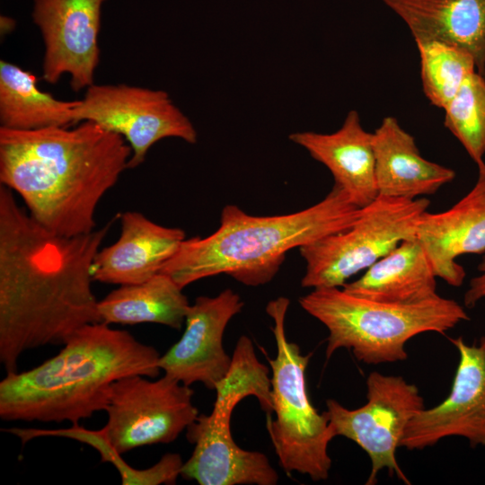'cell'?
Segmentation results:
<instances>
[{
    "mask_svg": "<svg viewBox=\"0 0 485 485\" xmlns=\"http://www.w3.org/2000/svg\"><path fill=\"white\" fill-rule=\"evenodd\" d=\"M415 41L438 40L468 51L485 77V0H382Z\"/></svg>",
    "mask_w": 485,
    "mask_h": 485,
    "instance_id": "19",
    "label": "cell"
},
{
    "mask_svg": "<svg viewBox=\"0 0 485 485\" xmlns=\"http://www.w3.org/2000/svg\"><path fill=\"white\" fill-rule=\"evenodd\" d=\"M477 166L476 183L463 198L444 212H424L416 226L436 276L452 287L466 275L456 259L485 251V163Z\"/></svg>",
    "mask_w": 485,
    "mask_h": 485,
    "instance_id": "15",
    "label": "cell"
},
{
    "mask_svg": "<svg viewBox=\"0 0 485 485\" xmlns=\"http://www.w3.org/2000/svg\"><path fill=\"white\" fill-rule=\"evenodd\" d=\"M242 307L240 295L229 288L213 297H197L187 312L181 338L160 357V369L185 385L201 383L215 390L232 362L223 347L225 330Z\"/></svg>",
    "mask_w": 485,
    "mask_h": 485,
    "instance_id": "14",
    "label": "cell"
},
{
    "mask_svg": "<svg viewBox=\"0 0 485 485\" xmlns=\"http://www.w3.org/2000/svg\"><path fill=\"white\" fill-rule=\"evenodd\" d=\"M109 228L55 234L0 185V361L7 373L17 371L23 352L63 345L79 328L101 322L93 263Z\"/></svg>",
    "mask_w": 485,
    "mask_h": 485,
    "instance_id": "1",
    "label": "cell"
},
{
    "mask_svg": "<svg viewBox=\"0 0 485 485\" xmlns=\"http://www.w3.org/2000/svg\"><path fill=\"white\" fill-rule=\"evenodd\" d=\"M73 119L74 123L91 121L121 136L132 151L128 169L143 163L150 148L163 138L189 144L198 140L192 122L163 90L93 84L77 100Z\"/></svg>",
    "mask_w": 485,
    "mask_h": 485,
    "instance_id": "11",
    "label": "cell"
},
{
    "mask_svg": "<svg viewBox=\"0 0 485 485\" xmlns=\"http://www.w3.org/2000/svg\"><path fill=\"white\" fill-rule=\"evenodd\" d=\"M288 298L269 301L266 312L274 322L272 331L277 355L268 361L271 369V397L276 418H267V430L282 469L325 481L331 468L328 452L335 437L328 417L310 401L305 379L312 353L302 355L299 346L288 341L285 320Z\"/></svg>",
    "mask_w": 485,
    "mask_h": 485,
    "instance_id": "7",
    "label": "cell"
},
{
    "mask_svg": "<svg viewBox=\"0 0 485 485\" xmlns=\"http://www.w3.org/2000/svg\"><path fill=\"white\" fill-rule=\"evenodd\" d=\"M373 134L379 196L416 199L454 179V170L421 156L414 137L395 118H384Z\"/></svg>",
    "mask_w": 485,
    "mask_h": 485,
    "instance_id": "18",
    "label": "cell"
},
{
    "mask_svg": "<svg viewBox=\"0 0 485 485\" xmlns=\"http://www.w3.org/2000/svg\"><path fill=\"white\" fill-rule=\"evenodd\" d=\"M366 404L353 410L327 400L324 413L334 436L354 441L368 454L371 472L366 485L375 484L378 472L384 469L410 484L398 464L396 451L408 424L425 409L423 397L418 387L402 376L374 371L366 379Z\"/></svg>",
    "mask_w": 485,
    "mask_h": 485,
    "instance_id": "9",
    "label": "cell"
},
{
    "mask_svg": "<svg viewBox=\"0 0 485 485\" xmlns=\"http://www.w3.org/2000/svg\"><path fill=\"white\" fill-rule=\"evenodd\" d=\"M436 278L425 248L414 237L401 242L342 288L374 301L414 304L438 295Z\"/></svg>",
    "mask_w": 485,
    "mask_h": 485,
    "instance_id": "20",
    "label": "cell"
},
{
    "mask_svg": "<svg viewBox=\"0 0 485 485\" xmlns=\"http://www.w3.org/2000/svg\"><path fill=\"white\" fill-rule=\"evenodd\" d=\"M445 128L478 165L485 154V77L475 71L445 107Z\"/></svg>",
    "mask_w": 485,
    "mask_h": 485,
    "instance_id": "24",
    "label": "cell"
},
{
    "mask_svg": "<svg viewBox=\"0 0 485 485\" xmlns=\"http://www.w3.org/2000/svg\"><path fill=\"white\" fill-rule=\"evenodd\" d=\"M36 75L0 60V128L36 130L75 124L77 101H61L41 91Z\"/></svg>",
    "mask_w": 485,
    "mask_h": 485,
    "instance_id": "22",
    "label": "cell"
},
{
    "mask_svg": "<svg viewBox=\"0 0 485 485\" xmlns=\"http://www.w3.org/2000/svg\"><path fill=\"white\" fill-rule=\"evenodd\" d=\"M449 340L459 354L450 392L408 424L401 446L409 450L425 449L449 436L463 437L472 447L485 446V337L472 344L463 337Z\"/></svg>",
    "mask_w": 485,
    "mask_h": 485,
    "instance_id": "13",
    "label": "cell"
},
{
    "mask_svg": "<svg viewBox=\"0 0 485 485\" xmlns=\"http://www.w3.org/2000/svg\"><path fill=\"white\" fill-rule=\"evenodd\" d=\"M106 0H34L32 21L44 44L42 77L57 84L66 74L79 92L93 85L100 62L101 10Z\"/></svg>",
    "mask_w": 485,
    "mask_h": 485,
    "instance_id": "12",
    "label": "cell"
},
{
    "mask_svg": "<svg viewBox=\"0 0 485 485\" xmlns=\"http://www.w3.org/2000/svg\"><path fill=\"white\" fill-rule=\"evenodd\" d=\"M215 391L210 414L198 415L186 429L194 449L181 476L200 485L277 484L278 475L268 457L242 449L231 433L232 414L245 397H256L262 410L273 413L269 369L258 359L249 337L237 340L230 368Z\"/></svg>",
    "mask_w": 485,
    "mask_h": 485,
    "instance_id": "6",
    "label": "cell"
},
{
    "mask_svg": "<svg viewBox=\"0 0 485 485\" xmlns=\"http://www.w3.org/2000/svg\"><path fill=\"white\" fill-rule=\"evenodd\" d=\"M415 42L423 92L431 104L444 110L465 79L477 71L474 58L465 49L443 41Z\"/></svg>",
    "mask_w": 485,
    "mask_h": 485,
    "instance_id": "23",
    "label": "cell"
},
{
    "mask_svg": "<svg viewBox=\"0 0 485 485\" xmlns=\"http://www.w3.org/2000/svg\"><path fill=\"white\" fill-rule=\"evenodd\" d=\"M159 352L126 331L102 322L72 333L54 357L0 382V418L6 421L78 424L104 410L111 384L161 371Z\"/></svg>",
    "mask_w": 485,
    "mask_h": 485,
    "instance_id": "3",
    "label": "cell"
},
{
    "mask_svg": "<svg viewBox=\"0 0 485 485\" xmlns=\"http://www.w3.org/2000/svg\"><path fill=\"white\" fill-rule=\"evenodd\" d=\"M298 302L327 328V359L347 348L369 365L403 361L410 339L429 331L443 334L469 320L461 304L439 295L419 303L392 304L363 298L342 287H320Z\"/></svg>",
    "mask_w": 485,
    "mask_h": 485,
    "instance_id": "5",
    "label": "cell"
},
{
    "mask_svg": "<svg viewBox=\"0 0 485 485\" xmlns=\"http://www.w3.org/2000/svg\"><path fill=\"white\" fill-rule=\"evenodd\" d=\"M47 435L68 436L90 444L101 452L103 461L112 462L117 466L122 484H175L181 476L183 461L179 454H165L158 463L147 469H133L122 461L120 454L110 445L101 429L87 430L75 424L71 428L60 430H23L26 440Z\"/></svg>",
    "mask_w": 485,
    "mask_h": 485,
    "instance_id": "25",
    "label": "cell"
},
{
    "mask_svg": "<svg viewBox=\"0 0 485 485\" xmlns=\"http://www.w3.org/2000/svg\"><path fill=\"white\" fill-rule=\"evenodd\" d=\"M478 269L480 274L471 279L469 288L463 297L464 304L469 308L474 307L485 298V257L479 264Z\"/></svg>",
    "mask_w": 485,
    "mask_h": 485,
    "instance_id": "26",
    "label": "cell"
},
{
    "mask_svg": "<svg viewBox=\"0 0 485 485\" xmlns=\"http://www.w3.org/2000/svg\"><path fill=\"white\" fill-rule=\"evenodd\" d=\"M289 139L325 165L334 185L356 206L365 207L378 197L374 134L363 128L357 111L350 110L340 128L333 133L295 132Z\"/></svg>",
    "mask_w": 485,
    "mask_h": 485,
    "instance_id": "17",
    "label": "cell"
},
{
    "mask_svg": "<svg viewBox=\"0 0 485 485\" xmlns=\"http://www.w3.org/2000/svg\"><path fill=\"white\" fill-rule=\"evenodd\" d=\"M193 395L190 386L166 375L154 381L140 375L120 378L111 384L101 430L120 454L171 443L199 415Z\"/></svg>",
    "mask_w": 485,
    "mask_h": 485,
    "instance_id": "10",
    "label": "cell"
},
{
    "mask_svg": "<svg viewBox=\"0 0 485 485\" xmlns=\"http://www.w3.org/2000/svg\"><path fill=\"white\" fill-rule=\"evenodd\" d=\"M131 154L121 136L91 121L73 128H0V182L48 230L85 234L96 229V208L128 169Z\"/></svg>",
    "mask_w": 485,
    "mask_h": 485,
    "instance_id": "2",
    "label": "cell"
},
{
    "mask_svg": "<svg viewBox=\"0 0 485 485\" xmlns=\"http://www.w3.org/2000/svg\"><path fill=\"white\" fill-rule=\"evenodd\" d=\"M362 208L339 187L298 212L252 216L234 205L221 212L220 225L207 237L185 239L161 272L182 289L202 278L225 274L248 287L271 281L287 253L351 226Z\"/></svg>",
    "mask_w": 485,
    "mask_h": 485,
    "instance_id": "4",
    "label": "cell"
},
{
    "mask_svg": "<svg viewBox=\"0 0 485 485\" xmlns=\"http://www.w3.org/2000/svg\"><path fill=\"white\" fill-rule=\"evenodd\" d=\"M119 221V239L94 258L93 280L119 286L147 280L162 271L186 239L182 229L158 225L140 212L126 211Z\"/></svg>",
    "mask_w": 485,
    "mask_h": 485,
    "instance_id": "16",
    "label": "cell"
},
{
    "mask_svg": "<svg viewBox=\"0 0 485 485\" xmlns=\"http://www.w3.org/2000/svg\"><path fill=\"white\" fill-rule=\"evenodd\" d=\"M190 305L182 288L160 272L143 282L119 286L98 301L97 309L107 324L158 323L179 330Z\"/></svg>",
    "mask_w": 485,
    "mask_h": 485,
    "instance_id": "21",
    "label": "cell"
},
{
    "mask_svg": "<svg viewBox=\"0 0 485 485\" xmlns=\"http://www.w3.org/2000/svg\"><path fill=\"white\" fill-rule=\"evenodd\" d=\"M430 202L379 196L362 207L348 228L299 248L305 261L303 287H343L401 242L416 237V226Z\"/></svg>",
    "mask_w": 485,
    "mask_h": 485,
    "instance_id": "8",
    "label": "cell"
}]
</instances>
